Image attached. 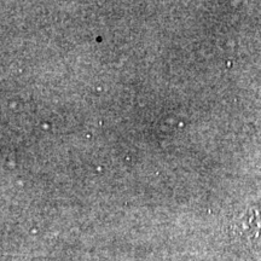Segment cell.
<instances>
[{
	"instance_id": "obj_1",
	"label": "cell",
	"mask_w": 261,
	"mask_h": 261,
	"mask_svg": "<svg viewBox=\"0 0 261 261\" xmlns=\"http://www.w3.org/2000/svg\"><path fill=\"white\" fill-rule=\"evenodd\" d=\"M231 236L247 247L261 244V217L255 208H249L236 215L231 221Z\"/></svg>"
}]
</instances>
